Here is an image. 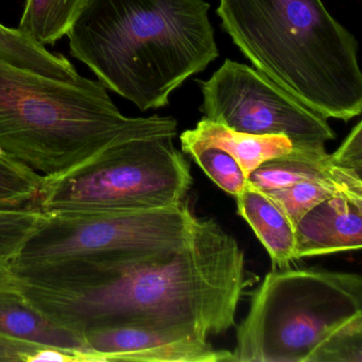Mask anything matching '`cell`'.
<instances>
[{
	"label": "cell",
	"mask_w": 362,
	"mask_h": 362,
	"mask_svg": "<svg viewBox=\"0 0 362 362\" xmlns=\"http://www.w3.org/2000/svg\"><path fill=\"white\" fill-rule=\"evenodd\" d=\"M10 269L31 305L81 338L128 324L205 339L224 334L236 324L245 290L259 281L236 238L211 218H197L190 236L175 247Z\"/></svg>",
	"instance_id": "1"
},
{
	"label": "cell",
	"mask_w": 362,
	"mask_h": 362,
	"mask_svg": "<svg viewBox=\"0 0 362 362\" xmlns=\"http://www.w3.org/2000/svg\"><path fill=\"white\" fill-rule=\"evenodd\" d=\"M205 0H88L67 33L71 56L141 112L160 109L219 57Z\"/></svg>",
	"instance_id": "2"
},
{
	"label": "cell",
	"mask_w": 362,
	"mask_h": 362,
	"mask_svg": "<svg viewBox=\"0 0 362 362\" xmlns=\"http://www.w3.org/2000/svg\"><path fill=\"white\" fill-rule=\"evenodd\" d=\"M222 29L262 75L320 115L362 111L358 43L322 0H219Z\"/></svg>",
	"instance_id": "3"
},
{
	"label": "cell",
	"mask_w": 362,
	"mask_h": 362,
	"mask_svg": "<svg viewBox=\"0 0 362 362\" xmlns=\"http://www.w3.org/2000/svg\"><path fill=\"white\" fill-rule=\"evenodd\" d=\"M177 134L170 116H124L99 80L54 79L0 58V150L43 177L119 141Z\"/></svg>",
	"instance_id": "4"
},
{
	"label": "cell",
	"mask_w": 362,
	"mask_h": 362,
	"mask_svg": "<svg viewBox=\"0 0 362 362\" xmlns=\"http://www.w3.org/2000/svg\"><path fill=\"white\" fill-rule=\"evenodd\" d=\"M233 362H362V279L273 269L251 294Z\"/></svg>",
	"instance_id": "5"
},
{
	"label": "cell",
	"mask_w": 362,
	"mask_h": 362,
	"mask_svg": "<svg viewBox=\"0 0 362 362\" xmlns=\"http://www.w3.org/2000/svg\"><path fill=\"white\" fill-rule=\"evenodd\" d=\"M173 141L152 136L113 144L62 175L44 177L31 207L42 214L90 213L180 204L194 180Z\"/></svg>",
	"instance_id": "6"
},
{
	"label": "cell",
	"mask_w": 362,
	"mask_h": 362,
	"mask_svg": "<svg viewBox=\"0 0 362 362\" xmlns=\"http://www.w3.org/2000/svg\"><path fill=\"white\" fill-rule=\"evenodd\" d=\"M197 218L187 200L163 209L42 214L9 267L103 259L175 247L190 236Z\"/></svg>",
	"instance_id": "7"
},
{
	"label": "cell",
	"mask_w": 362,
	"mask_h": 362,
	"mask_svg": "<svg viewBox=\"0 0 362 362\" xmlns=\"http://www.w3.org/2000/svg\"><path fill=\"white\" fill-rule=\"evenodd\" d=\"M200 111L211 122L254 135H285L307 149H325L336 137L327 119L257 69L226 59L209 80H197Z\"/></svg>",
	"instance_id": "8"
},
{
	"label": "cell",
	"mask_w": 362,
	"mask_h": 362,
	"mask_svg": "<svg viewBox=\"0 0 362 362\" xmlns=\"http://www.w3.org/2000/svg\"><path fill=\"white\" fill-rule=\"evenodd\" d=\"M82 339L94 362H233L232 351L215 349L209 339L156 326H113Z\"/></svg>",
	"instance_id": "9"
},
{
	"label": "cell",
	"mask_w": 362,
	"mask_h": 362,
	"mask_svg": "<svg viewBox=\"0 0 362 362\" xmlns=\"http://www.w3.org/2000/svg\"><path fill=\"white\" fill-rule=\"evenodd\" d=\"M296 260L359 251L362 197L340 194L307 211L294 226Z\"/></svg>",
	"instance_id": "10"
},
{
	"label": "cell",
	"mask_w": 362,
	"mask_h": 362,
	"mask_svg": "<svg viewBox=\"0 0 362 362\" xmlns=\"http://www.w3.org/2000/svg\"><path fill=\"white\" fill-rule=\"evenodd\" d=\"M182 151L188 154L203 148H219L233 156L245 177L267 160L291 154L322 156L326 149H307L296 145L285 135H254L232 130L223 124L203 117L196 128L185 131L181 136Z\"/></svg>",
	"instance_id": "11"
},
{
	"label": "cell",
	"mask_w": 362,
	"mask_h": 362,
	"mask_svg": "<svg viewBox=\"0 0 362 362\" xmlns=\"http://www.w3.org/2000/svg\"><path fill=\"white\" fill-rule=\"evenodd\" d=\"M0 339L88 354L81 337L52 323L28 302L14 281L0 285Z\"/></svg>",
	"instance_id": "12"
},
{
	"label": "cell",
	"mask_w": 362,
	"mask_h": 362,
	"mask_svg": "<svg viewBox=\"0 0 362 362\" xmlns=\"http://www.w3.org/2000/svg\"><path fill=\"white\" fill-rule=\"evenodd\" d=\"M235 199L239 215L268 252L273 268H289L296 260V230L283 209L249 182Z\"/></svg>",
	"instance_id": "13"
},
{
	"label": "cell",
	"mask_w": 362,
	"mask_h": 362,
	"mask_svg": "<svg viewBox=\"0 0 362 362\" xmlns=\"http://www.w3.org/2000/svg\"><path fill=\"white\" fill-rule=\"evenodd\" d=\"M332 180L362 190V173L339 167L332 154L322 156L291 154L267 160L247 177V182L264 192L306 181Z\"/></svg>",
	"instance_id": "14"
},
{
	"label": "cell",
	"mask_w": 362,
	"mask_h": 362,
	"mask_svg": "<svg viewBox=\"0 0 362 362\" xmlns=\"http://www.w3.org/2000/svg\"><path fill=\"white\" fill-rule=\"evenodd\" d=\"M88 0H26L18 30L39 45L64 37Z\"/></svg>",
	"instance_id": "15"
},
{
	"label": "cell",
	"mask_w": 362,
	"mask_h": 362,
	"mask_svg": "<svg viewBox=\"0 0 362 362\" xmlns=\"http://www.w3.org/2000/svg\"><path fill=\"white\" fill-rule=\"evenodd\" d=\"M287 215L292 226L315 205L340 194L362 197V190H356L332 180L306 181L266 192Z\"/></svg>",
	"instance_id": "16"
},
{
	"label": "cell",
	"mask_w": 362,
	"mask_h": 362,
	"mask_svg": "<svg viewBox=\"0 0 362 362\" xmlns=\"http://www.w3.org/2000/svg\"><path fill=\"white\" fill-rule=\"evenodd\" d=\"M44 177L0 150V209L31 207Z\"/></svg>",
	"instance_id": "17"
},
{
	"label": "cell",
	"mask_w": 362,
	"mask_h": 362,
	"mask_svg": "<svg viewBox=\"0 0 362 362\" xmlns=\"http://www.w3.org/2000/svg\"><path fill=\"white\" fill-rule=\"evenodd\" d=\"M188 156L194 158L207 177L222 190L237 198L247 182L241 167L234 158L219 148L194 150Z\"/></svg>",
	"instance_id": "18"
},
{
	"label": "cell",
	"mask_w": 362,
	"mask_h": 362,
	"mask_svg": "<svg viewBox=\"0 0 362 362\" xmlns=\"http://www.w3.org/2000/svg\"><path fill=\"white\" fill-rule=\"evenodd\" d=\"M41 215L33 207L0 209V262L10 264L18 255Z\"/></svg>",
	"instance_id": "19"
},
{
	"label": "cell",
	"mask_w": 362,
	"mask_h": 362,
	"mask_svg": "<svg viewBox=\"0 0 362 362\" xmlns=\"http://www.w3.org/2000/svg\"><path fill=\"white\" fill-rule=\"evenodd\" d=\"M334 164L362 173V122L351 129L340 147L332 153Z\"/></svg>",
	"instance_id": "20"
},
{
	"label": "cell",
	"mask_w": 362,
	"mask_h": 362,
	"mask_svg": "<svg viewBox=\"0 0 362 362\" xmlns=\"http://www.w3.org/2000/svg\"><path fill=\"white\" fill-rule=\"evenodd\" d=\"M41 345L25 341L0 339V362H27L29 356Z\"/></svg>",
	"instance_id": "21"
},
{
	"label": "cell",
	"mask_w": 362,
	"mask_h": 362,
	"mask_svg": "<svg viewBox=\"0 0 362 362\" xmlns=\"http://www.w3.org/2000/svg\"><path fill=\"white\" fill-rule=\"evenodd\" d=\"M13 281V275L9 268V264L0 262V285H6Z\"/></svg>",
	"instance_id": "22"
}]
</instances>
